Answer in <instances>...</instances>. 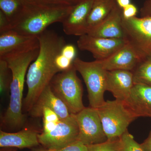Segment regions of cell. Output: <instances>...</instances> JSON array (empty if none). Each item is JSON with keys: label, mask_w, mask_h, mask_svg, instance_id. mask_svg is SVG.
Instances as JSON below:
<instances>
[{"label": "cell", "mask_w": 151, "mask_h": 151, "mask_svg": "<svg viewBox=\"0 0 151 151\" xmlns=\"http://www.w3.org/2000/svg\"><path fill=\"white\" fill-rule=\"evenodd\" d=\"M37 38L39 51L28 69L26 80L27 93L23 102V108L29 112L44 89L59 73L55 59L66 44L64 38L52 30H46Z\"/></svg>", "instance_id": "obj_1"}, {"label": "cell", "mask_w": 151, "mask_h": 151, "mask_svg": "<svg viewBox=\"0 0 151 151\" xmlns=\"http://www.w3.org/2000/svg\"><path fill=\"white\" fill-rule=\"evenodd\" d=\"M39 47L28 51L11 55L3 58L7 63L12 73L10 98L3 122L12 129H19L24 125L26 119L22 113L23 95L25 76L29 65L36 58Z\"/></svg>", "instance_id": "obj_2"}, {"label": "cell", "mask_w": 151, "mask_h": 151, "mask_svg": "<svg viewBox=\"0 0 151 151\" xmlns=\"http://www.w3.org/2000/svg\"><path fill=\"white\" fill-rule=\"evenodd\" d=\"M73 7L43 3L27 4L12 29L24 35L37 37L50 25L62 23Z\"/></svg>", "instance_id": "obj_3"}, {"label": "cell", "mask_w": 151, "mask_h": 151, "mask_svg": "<svg viewBox=\"0 0 151 151\" xmlns=\"http://www.w3.org/2000/svg\"><path fill=\"white\" fill-rule=\"evenodd\" d=\"M107 139L120 137L137 119L124 101L108 100L97 108Z\"/></svg>", "instance_id": "obj_4"}, {"label": "cell", "mask_w": 151, "mask_h": 151, "mask_svg": "<svg viewBox=\"0 0 151 151\" xmlns=\"http://www.w3.org/2000/svg\"><path fill=\"white\" fill-rule=\"evenodd\" d=\"M76 72L73 65L68 70L58 73L50 84L55 94L75 115L85 108L82 101L83 88Z\"/></svg>", "instance_id": "obj_5"}, {"label": "cell", "mask_w": 151, "mask_h": 151, "mask_svg": "<svg viewBox=\"0 0 151 151\" xmlns=\"http://www.w3.org/2000/svg\"><path fill=\"white\" fill-rule=\"evenodd\" d=\"M73 65L86 84L90 107L99 108L105 102L104 94L106 91L107 70H104L96 60L87 62L76 57Z\"/></svg>", "instance_id": "obj_6"}, {"label": "cell", "mask_w": 151, "mask_h": 151, "mask_svg": "<svg viewBox=\"0 0 151 151\" xmlns=\"http://www.w3.org/2000/svg\"><path fill=\"white\" fill-rule=\"evenodd\" d=\"M124 39L137 52L142 59L151 55V17L123 19Z\"/></svg>", "instance_id": "obj_7"}, {"label": "cell", "mask_w": 151, "mask_h": 151, "mask_svg": "<svg viewBox=\"0 0 151 151\" xmlns=\"http://www.w3.org/2000/svg\"><path fill=\"white\" fill-rule=\"evenodd\" d=\"M75 116L79 130L77 140L87 146L107 140L97 108L85 107Z\"/></svg>", "instance_id": "obj_8"}, {"label": "cell", "mask_w": 151, "mask_h": 151, "mask_svg": "<svg viewBox=\"0 0 151 151\" xmlns=\"http://www.w3.org/2000/svg\"><path fill=\"white\" fill-rule=\"evenodd\" d=\"M78 127L75 114L60 120L54 130L46 134H38L39 142L48 150L61 148L77 140Z\"/></svg>", "instance_id": "obj_9"}, {"label": "cell", "mask_w": 151, "mask_h": 151, "mask_svg": "<svg viewBox=\"0 0 151 151\" xmlns=\"http://www.w3.org/2000/svg\"><path fill=\"white\" fill-rule=\"evenodd\" d=\"M123 39L106 38L85 34L79 36L78 47L91 53L95 60H102L111 56L127 43Z\"/></svg>", "instance_id": "obj_10"}, {"label": "cell", "mask_w": 151, "mask_h": 151, "mask_svg": "<svg viewBox=\"0 0 151 151\" xmlns=\"http://www.w3.org/2000/svg\"><path fill=\"white\" fill-rule=\"evenodd\" d=\"M38 47L37 37L24 35L13 29L0 33V58Z\"/></svg>", "instance_id": "obj_11"}, {"label": "cell", "mask_w": 151, "mask_h": 151, "mask_svg": "<svg viewBox=\"0 0 151 151\" xmlns=\"http://www.w3.org/2000/svg\"><path fill=\"white\" fill-rule=\"evenodd\" d=\"M93 2V0H84L73 6L61 23L65 34L79 37L87 34V21Z\"/></svg>", "instance_id": "obj_12"}, {"label": "cell", "mask_w": 151, "mask_h": 151, "mask_svg": "<svg viewBox=\"0 0 151 151\" xmlns=\"http://www.w3.org/2000/svg\"><path fill=\"white\" fill-rule=\"evenodd\" d=\"M104 70H127L133 72L142 59L129 43L126 45L113 55L102 60H96Z\"/></svg>", "instance_id": "obj_13"}, {"label": "cell", "mask_w": 151, "mask_h": 151, "mask_svg": "<svg viewBox=\"0 0 151 151\" xmlns=\"http://www.w3.org/2000/svg\"><path fill=\"white\" fill-rule=\"evenodd\" d=\"M123 19V9L117 4L109 15L89 29L87 34L96 37L124 39Z\"/></svg>", "instance_id": "obj_14"}, {"label": "cell", "mask_w": 151, "mask_h": 151, "mask_svg": "<svg viewBox=\"0 0 151 151\" xmlns=\"http://www.w3.org/2000/svg\"><path fill=\"white\" fill-rule=\"evenodd\" d=\"M44 108H50L55 112L60 120L67 119L73 114L65 103L55 94L50 84L41 93L30 110V114L33 117H40L42 116V111Z\"/></svg>", "instance_id": "obj_15"}, {"label": "cell", "mask_w": 151, "mask_h": 151, "mask_svg": "<svg viewBox=\"0 0 151 151\" xmlns=\"http://www.w3.org/2000/svg\"><path fill=\"white\" fill-rule=\"evenodd\" d=\"M134 84L132 71L122 70L107 71L106 91L111 92L116 100L125 101Z\"/></svg>", "instance_id": "obj_16"}, {"label": "cell", "mask_w": 151, "mask_h": 151, "mask_svg": "<svg viewBox=\"0 0 151 151\" xmlns=\"http://www.w3.org/2000/svg\"><path fill=\"white\" fill-rule=\"evenodd\" d=\"M124 102L137 118H151V86L140 84H134Z\"/></svg>", "instance_id": "obj_17"}, {"label": "cell", "mask_w": 151, "mask_h": 151, "mask_svg": "<svg viewBox=\"0 0 151 151\" xmlns=\"http://www.w3.org/2000/svg\"><path fill=\"white\" fill-rule=\"evenodd\" d=\"M38 135L35 131L29 129H24L16 133H8L1 130L0 147L19 148L35 147L40 144Z\"/></svg>", "instance_id": "obj_18"}, {"label": "cell", "mask_w": 151, "mask_h": 151, "mask_svg": "<svg viewBox=\"0 0 151 151\" xmlns=\"http://www.w3.org/2000/svg\"><path fill=\"white\" fill-rule=\"evenodd\" d=\"M116 4V0H93L87 21L88 31L105 19Z\"/></svg>", "instance_id": "obj_19"}, {"label": "cell", "mask_w": 151, "mask_h": 151, "mask_svg": "<svg viewBox=\"0 0 151 151\" xmlns=\"http://www.w3.org/2000/svg\"><path fill=\"white\" fill-rule=\"evenodd\" d=\"M27 4L24 0H0V10L5 14L12 27L19 18Z\"/></svg>", "instance_id": "obj_20"}, {"label": "cell", "mask_w": 151, "mask_h": 151, "mask_svg": "<svg viewBox=\"0 0 151 151\" xmlns=\"http://www.w3.org/2000/svg\"><path fill=\"white\" fill-rule=\"evenodd\" d=\"M133 73L134 84L151 86V55L142 60Z\"/></svg>", "instance_id": "obj_21"}, {"label": "cell", "mask_w": 151, "mask_h": 151, "mask_svg": "<svg viewBox=\"0 0 151 151\" xmlns=\"http://www.w3.org/2000/svg\"><path fill=\"white\" fill-rule=\"evenodd\" d=\"M43 118V132L46 134L55 129L60 122L59 117L55 112L47 108H43L42 111Z\"/></svg>", "instance_id": "obj_22"}, {"label": "cell", "mask_w": 151, "mask_h": 151, "mask_svg": "<svg viewBox=\"0 0 151 151\" xmlns=\"http://www.w3.org/2000/svg\"><path fill=\"white\" fill-rule=\"evenodd\" d=\"M12 73L7 63L4 59H0V93L3 95L10 87Z\"/></svg>", "instance_id": "obj_23"}, {"label": "cell", "mask_w": 151, "mask_h": 151, "mask_svg": "<svg viewBox=\"0 0 151 151\" xmlns=\"http://www.w3.org/2000/svg\"><path fill=\"white\" fill-rule=\"evenodd\" d=\"M120 151H144L128 130L120 137Z\"/></svg>", "instance_id": "obj_24"}, {"label": "cell", "mask_w": 151, "mask_h": 151, "mask_svg": "<svg viewBox=\"0 0 151 151\" xmlns=\"http://www.w3.org/2000/svg\"><path fill=\"white\" fill-rule=\"evenodd\" d=\"M87 146L88 151H120V137Z\"/></svg>", "instance_id": "obj_25"}, {"label": "cell", "mask_w": 151, "mask_h": 151, "mask_svg": "<svg viewBox=\"0 0 151 151\" xmlns=\"http://www.w3.org/2000/svg\"><path fill=\"white\" fill-rule=\"evenodd\" d=\"M73 61L59 53L55 59L56 67L59 72L66 71L73 65Z\"/></svg>", "instance_id": "obj_26"}, {"label": "cell", "mask_w": 151, "mask_h": 151, "mask_svg": "<svg viewBox=\"0 0 151 151\" xmlns=\"http://www.w3.org/2000/svg\"><path fill=\"white\" fill-rule=\"evenodd\" d=\"M50 150L51 151H88L87 145L78 140L76 141L61 148Z\"/></svg>", "instance_id": "obj_27"}, {"label": "cell", "mask_w": 151, "mask_h": 151, "mask_svg": "<svg viewBox=\"0 0 151 151\" xmlns=\"http://www.w3.org/2000/svg\"><path fill=\"white\" fill-rule=\"evenodd\" d=\"M84 0H42V3L55 5L73 6Z\"/></svg>", "instance_id": "obj_28"}, {"label": "cell", "mask_w": 151, "mask_h": 151, "mask_svg": "<svg viewBox=\"0 0 151 151\" xmlns=\"http://www.w3.org/2000/svg\"><path fill=\"white\" fill-rule=\"evenodd\" d=\"M60 53L72 61H74L76 58V48L73 45L65 44L62 47Z\"/></svg>", "instance_id": "obj_29"}, {"label": "cell", "mask_w": 151, "mask_h": 151, "mask_svg": "<svg viewBox=\"0 0 151 151\" xmlns=\"http://www.w3.org/2000/svg\"><path fill=\"white\" fill-rule=\"evenodd\" d=\"M138 13V9L133 4H130L123 9V18L128 19L136 17Z\"/></svg>", "instance_id": "obj_30"}, {"label": "cell", "mask_w": 151, "mask_h": 151, "mask_svg": "<svg viewBox=\"0 0 151 151\" xmlns=\"http://www.w3.org/2000/svg\"><path fill=\"white\" fill-rule=\"evenodd\" d=\"M12 29V25L4 14L0 10V33Z\"/></svg>", "instance_id": "obj_31"}, {"label": "cell", "mask_w": 151, "mask_h": 151, "mask_svg": "<svg viewBox=\"0 0 151 151\" xmlns=\"http://www.w3.org/2000/svg\"><path fill=\"white\" fill-rule=\"evenodd\" d=\"M141 17H151V0H147L140 10Z\"/></svg>", "instance_id": "obj_32"}, {"label": "cell", "mask_w": 151, "mask_h": 151, "mask_svg": "<svg viewBox=\"0 0 151 151\" xmlns=\"http://www.w3.org/2000/svg\"><path fill=\"white\" fill-rule=\"evenodd\" d=\"M140 145L144 151H151V131L147 138Z\"/></svg>", "instance_id": "obj_33"}, {"label": "cell", "mask_w": 151, "mask_h": 151, "mask_svg": "<svg viewBox=\"0 0 151 151\" xmlns=\"http://www.w3.org/2000/svg\"><path fill=\"white\" fill-rule=\"evenodd\" d=\"M116 2L119 7L123 9L131 4V0H116Z\"/></svg>", "instance_id": "obj_34"}, {"label": "cell", "mask_w": 151, "mask_h": 151, "mask_svg": "<svg viewBox=\"0 0 151 151\" xmlns=\"http://www.w3.org/2000/svg\"><path fill=\"white\" fill-rule=\"evenodd\" d=\"M26 2L29 4H36L42 3V0H24Z\"/></svg>", "instance_id": "obj_35"}, {"label": "cell", "mask_w": 151, "mask_h": 151, "mask_svg": "<svg viewBox=\"0 0 151 151\" xmlns=\"http://www.w3.org/2000/svg\"><path fill=\"white\" fill-rule=\"evenodd\" d=\"M45 151H51L50 150H47Z\"/></svg>", "instance_id": "obj_36"}, {"label": "cell", "mask_w": 151, "mask_h": 151, "mask_svg": "<svg viewBox=\"0 0 151 151\" xmlns=\"http://www.w3.org/2000/svg\"></svg>", "instance_id": "obj_37"}]
</instances>
